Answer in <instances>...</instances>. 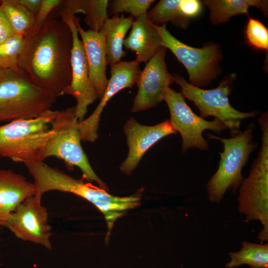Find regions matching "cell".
Returning a JSON list of instances; mask_svg holds the SVG:
<instances>
[{
  "label": "cell",
  "mask_w": 268,
  "mask_h": 268,
  "mask_svg": "<svg viewBox=\"0 0 268 268\" xmlns=\"http://www.w3.org/2000/svg\"><path fill=\"white\" fill-rule=\"evenodd\" d=\"M18 67L37 86L59 97L69 86L71 76L70 29L61 19L49 16L24 37Z\"/></svg>",
  "instance_id": "cell-1"
},
{
  "label": "cell",
  "mask_w": 268,
  "mask_h": 268,
  "mask_svg": "<svg viewBox=\"0 0 268 268\" xmlns=\"http://www.w3.org/2000/svg\"><path fill=\"white\" fill-rule=\"evenodd\" d=\"M167 49L161 46L145 64L136 83L137 92L131 111L137 112L158 105L164 100L168 89L174 82L165 62Z\"/></svg>",
  "instance_id": "cell-13"
},
{
  "label": "cell",
  "mask_w": 268,
  "mask_h": 268,
  "mask_svg": "<svg viewBox=\"0 0 268 268\" xmlns=\"http://www.w3.org/2000/svg\"><path fill=\"white\" fill-rule=\"evenodd\" d=\"M174 82L181 88V93L185 99L192 101L204 119L213 116L228 129L231 135L238 134L243 120L257 116L259 112H242L234 108L228 98L231 88L230 81L224 80L215 88L204 89L195 86L180 75L172 74Z\"/></svg>",
  "instance_id": "cell-8"
},
{
  "label": "cell",
  "mask_w": 268,
  "mask_h": 268,
  "mask_svg": "<svg viewBox=\"0 0 268 268\" xmlns=\"http://www.w3.org/2000/svg\"><path fill=\"white\" fill-rule=\"evenodd\" d=\"M6 70L0 69V78L5 73Z\"/></svg>",
  "instance_id": "cell-32"
},
{
  "label": "cell",
  "mask_w": 268,
  "mask_h": 268,
  "mask_svg": "<svg viewBox=\"0 0 268 268\" xmlns=\"http://www.w3.org/2000/svg\"><path fill=\"white\" fill-rule=\"evenodd\" d=\"M231 259L225 268H234L247 265L250 268H268V244L242 242V248L229 253Z\"/></svg>",
  "instance_id": "cell-22"
},
{
  "label": "cell",
  "mask_w": 268,
  "mask_h": 268,
  "mask_svg": "<svg viewBox=\"0 0 268 268\" xmlns=\"http://www.w3.org/2000/svg\"><path fill=\"white\" fill-rule=\"evenodd\" d=\"M24 165L34 180V196L42 197L45 193L52 190L78 196L92 203L102 213L110 231L115 221L126 211L140 204L141 194L124 197L114 196L103 189L76 179L43 161H33Z\"/></svg>",
  "instance_id": "cell-2"
},
{
  "label": "cell",
  "mask_w": 268,
  "mask_h": 268,
  "mask_svg": "<svg viewBox=\"0 0 268 268\" xmlns=\"http://www.w3.org/2000/svg\"><path fill=\"white\" fill-rule=\"evenodd\" d=\"M153 25L161 36V46L170 50L186 67L190 84L199 88L204 87L219 74L222 54L217 45L209 44L202 48H194L179 41L165 26Z\"/></svg>",
  "instance_id": "cell-9"
},
{
  "label": "cell",
  "mask_w": 268,
  "mask_h": 268,
  "mask_svg": "<svg viewBox=\"0 0 268 268\" xmlns=\"http://www.w3.org/2000/svg\"><path fill=\"white\" fill-rule=\"evenodd\" d=\"M61 19L70 30L72 44L71 51V80L63 95L73 96L76 102L75 115L79 122L84 120L88 107L98 98L89 76L88 67L84 48L79 38L73 14L62 7L59 12Z\"/></svg>",
  "instance_id": "cell-11"
},
{
  "label": "cell",
  "mask_w": 268,
  "mask_h": 268,
  "mask_svg": "<svg viewBox=\"0 0 268 268\" xmlns=\"http://www.w3.org/2000/svg\"><path fill=\"white\" fill-rule=\"evenodd\" d=\"M203 3L209 9L210 20L214 25L226 23L235 15H248L251 6L259 8L266 16L268 15V0H205Z\"/></svg>",
  "instance_id": "cell-20"
},
{
  "label": "cell",
  "mask_w": 268,
  "mask_h": 268,
  "mask_svg": "<svg viewBox=\"0 0 268 268\" xmlns=\"http://www.w3.org/2000/svg\"><path fill=\"white\" fill-rule=\"evenodd\" d=\"M124 131L127 137L129 152L120 169L126 174L132 173L144 154L152 146L162 138L177 133L168 120L156 125L144 126L133 117L126 122Z\"/></svg>",
  "instance_id": "cell-15"
},
{
  "label": "cell",
  "mask_w": 268,
  "mask_h": 268,
  "mask_svg": "<svg viewBox=\"0 0 268 268\" xmlns=\"http://www.w3.org/2000/svg\"><path fill=\"white\" fill-rule=\"evenodd\" d=\"M180 7L184 15L191 19L201 13L202 2L197 0H181Z\"/></svg>",
  "instance_id": "cell-29"
},
{
  "label": "cell",
  "mask_w": 268,
  "mask_h": 268,
  "mask_svg": "<svg viewBox=\"0 0 268 268\" xmlns=\"http://www.w3.org/2000/svg\"><path fill=\"white\" fill-rule=\"evenodd\" d=\"M15 35L12 27L0 5V44Z\"/></svg>",
  "instance_id": "cell-30"
},
{
  "label": "cell",
  "mask_w": 268,
  "mask_h": 268,
  "mask_svg": "<svg viewBox=\"0 0 268 268\" xmlns=\"http://www.w3.org/2000/svg\"><path fill=\"white\" fill-rule=\"evenodd\" d=\"M62 5L74 15L79 13L84 14L85 24L90 30L94 31L102 29L109 18L108 0H63Z\"/></svg>",
  "instance_id": "cell-21"
},
{
  "label": "cell",
  "mask_w": 268,
  "mask_h": 268,
  "mask_svg": "<svg viewBox=\"0 0 268 268\" xmlns=\"http://www.w3.org/2000/svg\"><path fill=\"white\" fill-rule=\"evenodd\" d=\"M19 1L36 17L39 11L42 0H19Z\"/></svg>",
  "instance_id": "cell-31"
},
{
  "label": "cell",
  "mask_w": 268,
  "mask_h": 268,
  "mask_svg": "<svg viewBox=\"0 0 268 268\" xmlns=\"http://www.w3.org/2000/svg\"><path fill=\"white\" fill-rule=\"evenodd\" d=\"M164 100L170 112L169 121L174 129L181 135L183 153L192 147L203 150L208 149V142L202 136L203 131L208 130L220 134L227 129L224 124L216 119L207 121L196 115L187 105L181 93L170 87Z\"/></svg>",
  "instance_id": "cell-10"
},
{
  "label": "cell",
  "mask_w": 268,
  "mask_h": 268,
  "mask_svg": "<svg viewBox=\"0 0 268 268\" xmlns=\"http://www.w3.org/2000/svg\"><path fill=\"white\" fill-rule=\"evenodd\" d=\"M147 13L134 19L130 34L124 42L126 49L135 53V60L139 64H146L161 46V36L148 20Z\"/></svg>",
  "instance_id": "cell-18"
},
{
  "label": "cell",
  "mask_w": 268,
  "mask_h": 268,
  "mask_svg": "<svg viewBox=\"0 0 268 268\" xmlns=\"http://www.w3.org/2000/svg\"><path fill=\"white\" fill-rule=\"evenodd\" d=\"M24 37L14 35L0 44V69L18 70L19 60L24 45Z\"/></svg>",
  "instance_id": "cell-25"
},
{
  "label": "cell",
  "mask_w": 268,
  "mask_h": 268,
  "mask_svg": "<svg viewBox=\"0 0 268 268\" xmlns=\"http://www.w3.org/2000/svg\"><path fill=\"white\" fill-rule=\"evenodd\" d=\"M0 5L9 20L15 34L25 37L36 25V17L19 0H0Z\"/></svg>",
  "instance_id": "cell-24"
},
{
  "label": "cell",
  "mask_w": 268,
  "mask_h": 268,
  "mask_svg": "<svg viewBox=\"0 0 268 268\" xmlns=\"http://www.w3.org/2000/svg\"><path fill=\"white\" fill-rule=\"evenodd\" d=\"M41 197L28 198L10 213L4 226L18 238L52 250L48 213Z\"/></svg>",
  "instance_id": "cell-12"
},
{
  "label": "cell",
  "mask_w": 268,
  "mask_h": 268,
  "mask_svg": "<svg viewBox=\"0 0 268 268\" xmlns=\"http://www.w3.org/2000/svg\"><path fill=\"white\" fill-rule=\"evenodd\" d=\"M33 183L10 169H0V228L21 202L35 195Z\"/></svg>",
  "instance_id": "cell-17"
},
{
  "label": "cell",
  "mask_w": 268,
  "mask_h": 268,
  "mask_svg": "<svg viewBox=\"0 0 268 268\" xmlns=\"http://www.w3.org/2000/svg\"><path fill=\"white\" fill-rule=\"evenodd\" d=\"M134 18L131 15H115L105 22V44L107 64H116L127 55L124 50V42L128 30L133 25Z\"/></svg>",
  "instance_id": "cell-19"
},
{
  "label": "cell",
  "mask_w": 268,
  "mask_h": 268,
  "mask_svg": "<svg viewBox=\"0 0 268 268\" xmlns=\"http://www.w3.org/2000/svg\"><path fill=\"white\" fill-rule=\"evenodd\" d=\"M262 131L261 147L247 178L240 188L238 209L245 221L259 220L263 228L258 235L261 243L268 241V116L258 120Z\"/></svg>",
  "instance_id": "cell-4"
},
{
  "label": "cell",
  "mask_w": 268,
  "mask_h": 268,
  "mask_svg": "<svg viewBox=\"0 0 268 268\" xmlns=\"http://www.w3.org/2000/svg\"><path fill=\"white\" fill-rule=\"evenodd\" d=\"M154 2L153 0H114L111 2L110 11L115 15L126 12L135 19L146 13Z\"/></svg>",
  "instance_id": "cell-27"
},
{
  "label": "cell",
  "mask_w": 268,
  "mask_h": 268,
  "mask_svg": "<svg viewBox=\"0 0 268 268\" xmlns=\"http://www.w3.org/2000/svg\"><path fill=\"white\" fill-rule=\"evenodd\" d=\"M254 127L252 122L244 131L226 138L208 134L210 138L219 140L223 146V151L219 152L218 167L206 185L209 201L219 203L226 191L235 194L239 189L244 179L242 169L257 147L253 141Z\"/></svg>",
  "instance_id": "cell-5"
},
{
  "label": "cell",
  "mask_w": 268,
  "mask_h": 268,
  "mask_svg": "<svg viewBox=\"0 0 268 268\" xmlns=\"http://www.w3.org/2000/svg\"><path fill=\"white\" fill-rule=\"evenodd\" d=\"M78 123L75 106L56 110L51 122L54 133L46 142L40 161L51 156L62 159L69 170H72L74 166L78 167L84 179L95 181L100 188L105 190L107 186L94 171L81 145Z\"/></svg>",
  "instance_id": "cell-7"
},
{
  "label": "cell",
  "mask_w": 268,
  "mask_h": 268,
  "mask_svg": "<svg viewBox=\"0 0 268 268\" xmlns=\"http://www.w3.org/2000/svg\"><path fill=\"white\" fill-rule=\"evenodd\" d=\"M61 0H42L39 11L36 16V25L38 26L43 23L50 16L52 11L61 5Z\"/></svg>",
  "instance_id": "cell-28"
},
{
  "label": "cell",
  "mask_w": 268,
  "mask_h": 268,
  "mask_svg": "<svg viewBox=\"0 0 268 268\" xmlns=\"http://www.w3.org/2000/svg\"><path fill=\"white\" fill-rule=\"evenodd\" d=\"M78 33L81 37L86 56L89 76L98 99L102 97L108 85L106 75L107 62L105 44V29L99 31L85 30L81 26L79 17H74Z\"/></svg>",
  "instance_id": "cell-16"
},
{
  "label": "cell",
  "mask_w": 268,
  "mask_h": 268,
  "mask_svg": "<svg viewBox=\"0 0 268 268\" xmlns=\"http://www.w3.org/2000/svg\"><path fill=\"white\" fill-rule=\"evenodd\" d=\"M56 110L32 119H17L0 126V156L24 164L40 161L41 153L54 131Z\"/></svg>",
  "instance_id": "cell-6"
},
{
  "label": "cell",
  "mask_w": 268,
  "mask_h": 268,
  "mask_svg": "<svg viewBox=\"0 0 268 268\" xmlns=\"http://www.w3.org/2000/svg\"><path fill=\"white\" fill-rule=\"evenodd\" d=\"M245 35L247 43L254 49L268 51V30L260 20L249 17Z\"/></svg>",
  "instance_id": "cell-26"
},
{
  "label": "cell",
  "mask_w": 268,
  "mask_h": 268,
  "mask_svg": "<svg viewBox=\"0 0 268 268\" xmlns=\"http://www.w3.org/2000/svg\"><path fill=\"white\" fill-rule=\"evenodd\" d=\"M141 71L135 60L121 61L110 66V77L99 103L89 117L78 123L81 141L93 142L98 138L100 116L108 102L120 91L136 84Z\"/></svg>",
  "instance_id": "cell-14"
},
{
  "label": "cell",
  "mask_w": 268,
  "mask_h": 268,
  "mask_svg": "<svg viewBox=\"0 0 268 268\" xmlns=\"http://www.w3.org/2000/svg\"><path fill=\"white\" fill-rule=\"evenodd\" d=\"M58 97L34 84L19 68L6 70L0 78V123L36 118L50 110Z\"/></svg>",
  "instance_id": "cell-3"
},
{
  "label": "cell",
  "mask_w": 268,
  "mask_h": 268,
  "mask_svg": "<svg viewBox=\"0 0 268 268\" xmlns=\"http://www.w3.org/2000/svg\"><path fill=\"white\" fill-rule=\"evenodd\" d=\"M180 3L181 0H161L147 12L148 19L156 25L163 26L170 22L175 26L186 29L190 19L183 13Z\"/></svg>",
  "instance_id": "cell-23"
}]
</instances>
